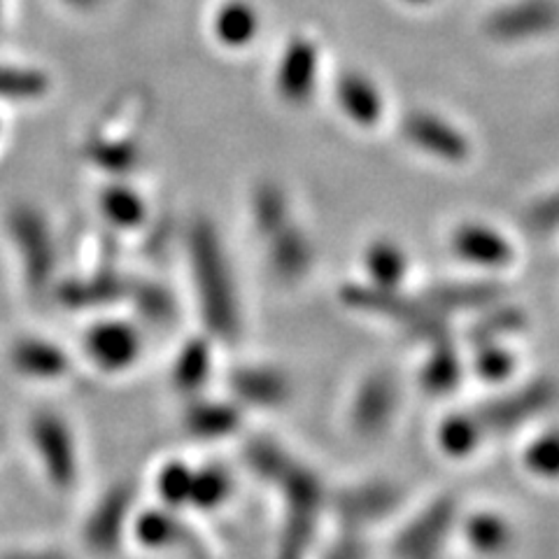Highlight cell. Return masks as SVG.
Masks as SVG:
<instances>
[{
  "label": "cell",
  "mask_w": 559,
  "mask_h": 559,
  "mask_svg": "<svg viewBox=\"0 0 559 559\" xmlns=\"http://www.w3.org/2000/svg\"><path fill=\"white\" fill-rule=\"evenodd\" d=\"M187 252L203 334L219 345L238 343L242 334L240 294L217 226L199 217L189 229Z\"/></svg>",
  "instance_id": "obj_1"
},
{
  "label": "cell",
  "mask_w": 559,
  "mask_h": 559,
  "mask_svg": "<svg viewBox=\"0 0 559 559\" xmlns=\"http://www.w3.org/2000/svg\"><path fill=\"white\" fill-rule=\"evenodd\" d=\"M338 299L349 310L373 314L376 320L394 324L404 334H408V338L423 345L452 336L448 318L431 310L423 301V296H408L404 289L376 287L364 283V280H357V283H347L341 287Z\"/></svg>",
  "instance_id": "obj_2"
},
{
  "label": "cell",
  "mask_w": 559,
  "mask_h": 559,
  "mask_svg": "<svg viewBox=\"0 0 559 559\" xmlns=\"http://www.w3.org/2000/svg\"><path fill=\"white\" fill-rule=\"evenodd\" d=\"M28 439L47 483L61 495L80 483L82 460L78 436L68 419L55 411H38L28 423Z\"/></svg>",
  "instance_id": "obj_3"
},
{
  "label": "cell",
  "mask_w": 559,
  "mask_h": 559,
  "mask_svg": "<svg viewBox=\"0 0 559 559\" xmlns=\"http://www.w3.org/2000/svg\"><path fill=\"white\" fill-rule=\"evenodd\" d=\"M401 413V382L388 371L366 373L349 392L345 406L347 431L359 441H378L388 436Z\"/></svg>",
  "instance_id": "obj_4"
},
{
  "label": "cell",
  "mask_w": 559,
  "mask_h": 559,
  "mask_svg": "<svg viewBox=\"0 0 559 559\" xmlns=\"http://www.w3.org/2000/svg\"><path fill=\"white\" fill-rule=\"evenodd\" d=\"M497 392L474 408L489 439L515 433L544 415L552 406L555 384L550 378H534L511 382Z\"/></svg>",
  "instance_id": "obj_5"
},
{
  "label": "cell",
  "mask_w": 559,
  "mask_h": 559,
  "mask_svg": "<svg viewBox=\"0 0 559 559\" xmlns=\"http://www.w3.org/2000/svg\"><path fill=\"white\" fill-rule=\"evenodd\" d=\"M8 234L22 261L24 280L31 292L43 294L57 283V242L49 222L31 205L14 207L8 217Z\"/></svg>",
  "instance_id": "obj_6"
},
{
  "label": "cell",
  "mask_w": 559,
  "mask_h": 559,
  "mask_svg": "<svg viewBox=\"0 0 559 559\" xmlns=\"http://www.w3.org/2000/svg\"><path fill=\"white\" fill-rule=\"evenodd\" d=\"M404 489L390 480H366L326 492V509L341 530L366 534V530L390 520L404 503Z\"/></svg>",
  "instance_id": "obj_7"
},
{
  "label": "cell",
  "mask_w": 559,
  "mask_h": 559,
  "mask_svg": "<svg viewBox=\"0 0 559 559\" xmlns=\"http://www.w3.org/2000/svg\"><path fill=\"white\" fill-rule=\"evenodd\" d=\"M460 513V503L452 495L423 506L394 536V559H441L448 540L457 534Z\"/></svg>",
  "instance_id": "obj_8"
},
{
  "label": "cell",
  "mask_w": 559,
  "mask_h": 559,
  "mask_svg": "<svg viewBox=\"0 0 559 559\" xmlns=\"http://www.w3.org/2000/svg\"><path fill=\"white\" fill-rule=\"evenodd\" d=\"M84 359L103 376H127L145 357V336L131 320L103 318L90 324L82 338Z\"/></svg>",
  "instance_id": "obj_9"
},
{
  "label": "cell",
  "mask_w": 559,
  "mask_h": 559,
  "mask_svg": "<svg viewBox=\"0 0 559 559\" xmlns=\"http://www.w3.org/2000/svg\"><path fill=\"white\" fill-rule=\"evenodd\" d=\"M138 509L135 489L129 483H115L96 499L82 524V544L92 555H115L129 540L131 522Z\"/></svg>",
  "instance_id": "obj_10"
},
{
  "label": "cell",
  "mask_w": 559,
  "mask_h": 559,
  "mask_svg": "<svg viewBox=\"0 0 559 559\" xmlns=\"http://www.w3.org/2000/svg\"><path fill=\"white\" fill-rule=\"evenodd\" d=\"M229 399L245 413H277L292 404L294 382L280 369L266 361H245L234 366L226 376Z\"/></svg>",
  "instance_id": "obj_11"
},
{
  "label": "cell",
  "mask_w": 559,
  "mask_h": 559,
  "mask_svg": "<svg viewBox=\"0 0 559 559\" xmlns=\"http://www.w3.org/2000/svg\"><path fill=\"white\" fill-rule=\"evenodd\" d=\"M557 26L555 0H513L487 14L483 24L487 38L501 45L540 40Z\"/></svg>",
  "instance_id": "obj_12"
},
{
  "label": "cell",
  "mask_w": 559,
  "mask_h": 559,
  "mask_svg": "<svg viewBox=\"0 0 559 559\" xmlns=\"http://www.w3.org/2000/svg\"><path fill=\"white\" fill-rule=\"evenodd\" d=\"M320 45L308 35H294L283 47L273 70L275 94L287 105H306L320 82Z\"/></svg>",
  "instance_id": "obj_13"
},
{
  "label": "cell",
  "mask_w": 559,
  "mask_h": 559,
  "mask_svg": "<svg viewBox=\"0 0 559 559\" xmlns=\"http://www.w3.org/2000/svg\"><path fill=\"white\" fill-rule=\"evenodd\" d=\"M450 250L462 264L489 275L511 269L518 257L513 240L485 222L460 224L450 236Z\"/></svg>",
  "instance_id": "obj_14"
},
{
  "label": "cell",
  "mask_w": 559,
  "mask_h": 559,
  "mask_svg": "<svg viewBox=\"0 0 559 559\" xmlns=\"http://www.w3.org/2000/svg\"><path fill=\"white\" fill-rule=\"evenodd\" d=\"M401 133L415 150L436 162L464 164L471 156L466 133L431 110H411L401 121Z\"/></svg>",
  "instance_id": "obj_15"
},
{
  "label": "cell",
  "mask_w": 559,
  "mask_h": 559,
  "mask_svg": "<svg viewBox=\"0 0 559 559\" xmlns=\"http://www.w3.org/2000/svg\"><path fill=\"white\" fill-rule=\"evenodd\" d=\"M245 413L234 399H210L205 394L187 399L182 427L189 436H194L197 441L217 443L229 441L234 436L242 433L245 429Z\"/></svg>",
  "instance_id": "obj_16"
},
{
  "label": "cell",
  "mask_w": 559,
  "mask_h": 559,
  "mask_svg": "<svg viewBox=\"0 0 559 559\" xmlns=\"http://www.w3.org/2000/svg\"><path fill=\"white\" fill-rule=\"evenodd\" d=\"M427 355L417 369V388L425 396L448 399L462 388L468 378L466 355L457 347L452 336L425 345Z\"/></svg>",
  "instance_id": "obj_17"
},
{
  "label": "cell",
  "mask_w": 559,
  "mask_h": 559,
  "mask_svg": "<svg viewBox=\"0 0 559 559\" xmlns=\"http://www.w3.org/2000/svg\"><path fill=\"white\" fill-rule=\"evenodd\" d=\"M503 287L495 280H462V283H433L423 294V301L443 318L450 314H478L503 301Z\"/></svg>",
  "instance_id": "obj_18"
},
{
  "label": "cell",
  "mask_w": 559,
  "mask_h": 559,
  "mask_svg": "<svg viewBox=\"0 0 559 559\" xmlns=\"http://www.w3.org/2000/svg\"><path fill=\"white\" fill-rule=\"evenodd\" d=\"M215 341L207 334L189 336L170 361V388L182 399L205 394L215 373Z\"/></svg>",
  "instance_id": "obj_19"
},
{
  "label": "cell",
  "mask_w": 559,
  "mask_h": 559,
  "mask_svg": "<svg viewBox=\"0 0 559 559\" xmlns=\"http://www.w3.org/2000/svg\"><path fill=\"white\" fill-rule=\"evenodd\" d=\"M129 540L150 552H168L178 548H191V530L182 522V513L170 511L162 503L152 509H135Z\"/></svg>",
  "instance_id": "obj_20"
},
{
  "label": "cell",
  "mask_w": 559,
  "mask_h": 559,
  "mask_svg": "<svg viewBox=\"0 0 559 559\" xmlns=\"http://www.w3.org/2000/svg\"><path fill=\"white\" fill-rule=\"evenodd\" d=\"M334 98L347 121L359 129H371L384 117V96L378 82L361 70H345L336 80Z\"/></svg>",
  "instance_id": "obj_21"
},
{
  "label": "cell",
  "mask_w": 559,
  "mask_h": 559,
  "mask_svg": "<svg viewBox=\"0 0 559 559\" xmlns=\"http://www.w3.org/2000/svg\"><path fill=\"white\" fill-rule=\"evenodd\" d=\"M10 361L16 373L31 380L57 382L73 371V359L66 349L43 336H22L10 347Z\"/></svg>",
  "instance_id": "obj_22"
},
{
  "label": "cell",
  "mask_w": 559,
  "mask_h": 559,
  "mask_svg": "<svg viewBox=\"0 0 559 559\" xmlns=\"http://www.w3.org/2000/svg\"><path fill=\"white\" fill-rule=\"evenodd\" d=\"M433 441L450 462H468L485 448L489 436L474 408H466L445 413L436 425Z\"/></svg>",
  "instance_id": "obj_23"
},
{
  "label": "cell",
  "mask_w": 559,
  "mask_h": 559,
  "mask_svg": "<svg viewBox=\"0 0 559 559\" xmlns=\"http://www.w3.org/2000/svg\"><path fill=\"white\" fill-rule=\"evenodd\" d=\"M269 266L277 283H299L308 275L314 261V250L310 238L299 226L287 222L269 236Z\"/></svg>",
  "instance_id": "obj_24"
},
{
  "label": "cell",
  "mask_w": 559,
  "mask_h": 559,
  "mask_svg": "<svg viewBox=\"0 0 559 559\" xmlns=\"http://www.w3.org/2000/svg\"><path fill=\"white\" fill-rule=\"evenodd\" d=\"M457 532L464 536V544L480 557L506 555L515 540L511 520L495 509H483L468 515L460 513Z\"/></svg>",
  "instance_id": "obj_25"
},
{
  "label": "cell",
  "mask_w": 559,
  "mask_h": 559,
  "mask_svg": "<svg viewBox=\"0 0 559 559\" xmlns=\"http://www.w3.org/2000/svg\"><path fill=\"white\" fill-rule=\"evenodd\" d=\"M522 359L511 341H483L471 345L466 355V371L471 378L487 384V388L501 390L515 382Z\"/></svg>",
  "instance_id": "obj_26"
},
{
  "label": "cell",
  "mask_w": 559,
  "mask_h": 559,
  "mask_svg": "<svg viewBox=\"0 0 559 559\" xmlns=\"http://www.w3.org/2000/svg\"><path fill=\"white\" fill-rule=\"evenodd\" d=\"M364 283L388 289H404L411 271L406 250L392 238H376L364 250Z\"/></svg>",
  "instance_id": "obj_27"
},
{
  "label": "cell",
  "mask_w": 559,
  "mask_h": 559,
  "mask_svg": "<svg viewBox=\"0 0 559 559\" xmlns=\"http://www.w3.org/2000/svg\"><path fill=\"white\" fill-rule=\"evenodd\" d=\"M236 492L234 471L219 462L194 464V478H191V492L187 511L215 513L231 501Z\"/></svg>",
  "instance_id": "obj_28"
},
{
  "label": "cell",
  "mask_w": 559,
  "mask_h": 559,
  "mask_svg": "<svg viewBox=\"0 0 559 559\" xmlns=\"http://www.w3.org/2000/svg\"><path fill=\"white\" fill-rule=\"evenodd\" d=\"M127 289L129 283L117 271H100L57 287V299L68 308H100L127 299Z\"/></svg>",
  "instance_id": "obj_29"
},
{
  "label": "cell",
  "mask_w": 559,
  "mask_h": 559,
  "mask_svg": "<svg viewBox=\"0 0 559 559\" xmlns=\"http://www.w3.org/2000/svg\"><path fill=\"white\" fill-rule=\"evenodd\" d=\"M261 31V20L250 0H224L213 14V35L226 49L250 47Z\"/></svg>",
  "instance_id": "obj_30"
},
{
  "label": "cell",
  "mask_w": 559,
  "mask_h": 559,
  "mask_svg": "<svg viewBox=\"0 0 559 559\" xmlns=\"http://www.w3.org/2000/svg\"><path fill=\"white\" fill-rule=\"evenodd\" d=\"M100 213L119 231L140 229L147 222V203L129 185H110L100 194Z\"/></svg>",
  "instance_id": "obj_31"
},
{
  "label": "cell",
  "mask_w": 559,
  "mask_h": 559,
  "mask_svg": "<svg viewBox=\"0 0 559 559\" xmlns=\"http://www.w3.org/2000/svg\"><path fill=\"white\" fill-rule=\"evenodd\" d=\"M127 299L135 306L140 320L150 326H173L178 320V306H175L173 294L152 280H140V283H129Z\"/></svg>",
  "instance_id": "obj_32"
},
{
  "label": "cell",
  "mask_w": 559,
  "mask_h": 559,
  "mask_svg": "<svg viewBox=\"0 0 559 559\" xmlns=\"http://www.w3.org/2000/svg\"><path fill=\"white\" fill-rule=\"evenodd\" d=\"M524 324H527V320H524V312L518 306L499 301L474 318V324L468 329V341L471 345L483 341H511L513 336L522 334Z\"/></svg>",
  "instance_id": "obj_33"
},
{
  "label": "cell",
  "mask_w": 559,
  "mask_h": 559,
  "mask_svg": "<svg viewBox=\"0 0 559 559\" xmlns=\"http://www.w3.org/2000/svg\"><path fill=\"white\" fill-rule=\"evenodd\" d=\"M191 478H194V464L189 460H168L154 474V495L156 503L166 506L170 511L185 513L189 506Z\"/></svg>",
  "instance_id": "obj_34"
},
{
  "label": "cell",
  "mask_w": 559,
  "mask_h": 559,
  "mask_svg": "<svg viewBox=\"0 0 559 559\" xmlns=\"http://www.w3.org/2000/svg\"><path fill=\"white\" fill-rule=\"evenodd\" d=\"M49 78L38 68L0 63V100L5 103H33L47 96Z\"/></svg>",
  "instance_id": "obj_35"
},
{
  "label": "cell",
  "mask_w": 559,
  "mask_h": 559,
  "mask_svg": "<svg viewBox=\"0 0 559 559\" xmlns=\"http://www.w3.org/2000/svg\"><path fill=\"white\" fill-rule=\"evenodd\" d=\"M86 156H90L92 164L100 166L103 170L127 173L140 159V145L133 135H96L86 143Z\"/></svg>",
  "instance_id": "obj_36"
},
{
  "label": "cell",
  "mask_w": 559,
  "mask_h": 559,
  "mask_svg": "<svg viewBox=\"0 0 559 559\" xmlns=\"http://www.w3.org/2000/svg\"><path fill=\"white\" fill-rule=\"evenodd\" d=\"M252 222L261 236H273L289 222V205L285 191L273 182H264L252 194Z\"/></svg>",
  "instance_id": "obj_37"
},
{
  "label": "cell",
  "mask_w": 559,
  "mask_h": 559,
  "mask_svg": "<svg viewBox=\"0 0 559 559\" xmlns=\"http://www.w3.org/2000/svg\"><path fill=\"white\" fill-rule=\"evenodd\" d=\"M522 468L527 474L540 483H550L557 476V441L555 433L540 431L524 443L522 448V457H520Z\"/></svg>",
  "instance_id": "obj_38"
},
{
  "label": "cell",
  "mask_w": 559,
  "mask_h": 559,
  "mask_svg": "<svg viewBox=\"0 0 559 559\" xmlns=\"http://www.w3.org/2000/svg\"><path fill=\"white\" fill-rule=\"evenodd\" d=\"M320 559H369V548H366V538L359 532L341 530L338 540L334 538Z\"/></svg>",
  "instance_id": "obj_39"
},
{
  "label": "cell",
  "mask_w": 559,
  "mask_h": 559,
  "mask_svg": "<svg viewBox=\"0 0 559 559\" xmlns=\"http://www.w3.org/2000/svg\"><path fill=\"white\" fill-rule=\"evenodd\" d=\"M530 219H532L534 229L540 231V234L555 231V226H557V197L550 194L546 199L536 201L530 210Z\"/></svg>",
  "instance_id": "obj_40"
},
{
  "label": "cell",
  "mask_w": 559,
  "mask_h": 559,
  "mask_svg": "<svg viewBox=\"0 0 559 559\" xmlns=\"http://www.w3.org/2000/svg\"><path fill=\"white\" fill-rule=\"evenodd\" d=\"M3 559H70V557L55 548H40V550H14Z\"/></svg>",
  "instance_id": "obj_41"
},
{
  "label": "cell",
  "mask_w": 559,
  "mask_h": 559,
  "mask_svg": "<svg viewBox=\"0 0 559 559\" xmlns=\"http://www.w3.org/2000/svg\"><path fill=\"white\" fill-rule=\"evenodd\" d=\"M68 8H75V10H94L100 0H61Z\"/></svg>",
  "instance_id": "obj_42"
},
{
  "label": "cell",
  "mask_w": 559,
  "mask_h": 559,
  "mask_svg": "<svg viewBox=\"0 0 559 559\" xmlns=\"http://www.w3.org/2000/svg\"><path fill=\"white\" fill-rule=\"evenodd\" d=\"M401 3H406L411 8H427L433 3V0H401Z\"/></svg>",
  "instance_id": "obj_43"
},
{
  "label": "cell",
  "mask_w": 559,
  "mask_h": 559,
  "mask_svg": "<svg viewBox=\"0 0 559 559\" xmlns=\"http://www.w3.org/2000/svg\"><path fill=\"white\" fill-rule=\"evenodd\" d=\"M3 5H5V0H0V20H3Z\"/></svg>",
  "instance_id": "obj_44"
}]
</instances>
